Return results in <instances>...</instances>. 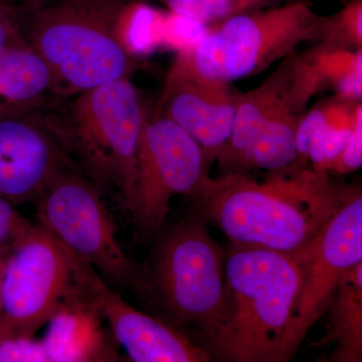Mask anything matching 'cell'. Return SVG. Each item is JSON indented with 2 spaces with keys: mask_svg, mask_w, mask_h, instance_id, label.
Wrapping results in <instances>:
<instances>
[{
  "mask_svg": "<svg viewBox=\"0 0 362 362\" xmlns=\"http://www.w3.org/2000/svg\"><path fill=\"white\" fill-rule=\"evenodd\" d=\"M354 188L295 164L262 182L247 173L206 176L189 199L232 245L301 257Z\"/></svg>",
  "mask_w": 362,
  "mask_h": 362,
  "instance_id": "cell-1",
  "label": "cell"
},
{
  "mask_svg": "<svg viewBox=\"0 0 362 362\" xmlns=\"http://www.w3.org/2000/svg\"><path fill=\"white\" fill-rule=\"evenodd\" d=\"M302 278L300 257L232 245L220 313L199 346L211 361L280 362Z\"/></svg>",
  "mask_w": 362,
  "mask_h": 362,
  "instance_id": "cell-2",
  "label": "cell"
},
{
  "mask_svg": "<svg viewBox=\"0 0 362 362\" xmlns=\"http://www.w3.org/2000/svg\"><path fill=\"white\" fill-rule=\"evenodd\" d=\"M62 116L47 120L71 161L104 195L129 213L135 199L140 136L148 104L131 78L71 97Z\"/></svg>",
  "mask_w": 362,
  "mask_h": 362,
  "instance_id": "cell-3",
  "label": "cell"
},
{
  "mask_svg": "<svg viewBox=\"0 0 362 362\" xmlns=\"http://www.w3.org/2000/svg\"><path fill=\"white\" fill-rule=\"evenodd\" d=\"M125 0H54L25 21L23 37L52 74L59 99L131 78L137 59L119 42L116 21Z\"/></svg>",
  "mask_w": 362,
  "mask_h": 362,
  "instance_id": "cell-4",
  "label": "cell"
},
{
  "mask_svg": "<svg viewBox=\"0 0 362 362\" xmlns=\"http://www.w3.org/2000/svg\"><path fill=\"white\" fill-rule=\"evenodd\" d=\"M207 225L190 211L159 235L142 267L143 300L197 345L218 319L225 281V254Z\"/></svg>",
  "mask_w": 362,
  "mask_h": 362,
  "instance_id": "cell-5",
  "label": "cell"
},
{
  "mask_svg": "<svg viewBox=\"0 0 362 362\" xmlns=\"http://www.w3.org/2000/svg\"><path fill=\"white\" fill-rule=\"evenodd\" d=\"M322 25L323 16L306 1L252 9L209 25L201 42L189 51L177 52L171 66L233 83L268 70L303 42H319Z\"/></svg>",
  "mask_w": 362,
  "mask_h": 362,
  "instance_id": "cell-6",
  "label": "cell"
},
{
  "mask_svg": "<svg viewBox=\"0 0 362 362\" xmlns=\"http://www.w3.org/2000/svg\"><path fill=\"white\" fill-rule=\"evenodd\" d=\"M35 220L109 284L145 294L142 267L126 254L112 214L94 183L74 162L57 173L37 197Z\"/></svg>",
  "mask_w": 362,
  "mask_h": 362,
  "instance_id": "cell-7",
  "label": "cell"
},
{
  "mask_svg": "<svg viewBox=\"0 0 362 362\" xmlns=\"http://www.w3.org/2000/svg\"><path fill=\"white\" fill-rule=\"evenodd\" d=\"M86 300L82 259L35 223L7 263L0 337H35L59 311Z\"/></svg>",
  "mask_w": 362,
  "mask_h": 362,
  "instance_id": "cell-8",
  "label": "cell"
},
{
  "mask_svg": "<svg viewBox=\"0 0 362 362\" xmlns=\"http://www.w3.org/2000/svg\"><path fill=\"white\" fill-rule=\"evenodd\" d=\"M201 145L158 108L148 107L140 136L135 199L129 214L140 238L161 230L175 195L192 197L209 175Z\"/></svg>",
  "mask_w": 362,
  "mask_h": 362,
  "instance_id": "cell-9",
  "label": "cell"
},
{
  "mask_svg": "<svg viewBox=\"0 0 362 362\" xmlns=\"http://www.w3.org/2000/svg\"><path fill=\"white\" fill-rule=\"evenodd\" d=\"M301 288L281 347L280 362L290 361L307 333L326 313L343 274L362 262V194L354 188L300 257Z\"/></svg>",
  "mask_w": 362,
  "mask_h": 362,
  "instance_id": "cell-10",
  "label": "cell"
},
{
  "mask_svg": "<svg viewBox=\"0 0 362 362\" xmlns=\"http://www.w3.org/2000/svg\"><path fill=\"white\" fill-rule=\"evenodd\" d=\"M87 296L107 321L117 344L135 362H207L206 350L160 318L133 308L89 264L83 265Z\"/></svg>",
  "mask_w": 362,
  "mask_h": 362,
  "instance_id": "cell-11",
  "label": "cell"
},
{
  "mask_svg": "<svg viewBox=\"0 0 362 362\" xmlns=\"http://www.w3.org/2000/svg\"><path fill=\"white\" fill-rule=\"evenodd\" d=\"M42 115L0 119V197L16 206L33 204L47 182L73 162Z\"/></svg>",
  "mask_w": 362,
  "mask_h": 362,
  "instance_id": "cell-12",
  "label": "cell"
},
{
  "mask_svg": "<svg viewBox=\"0 0 362 362\" xmlns=\"http://www.w3.org/2000/svg\"><path fill=\"white\" fill-rule=\"evenodd\" d=\"M240 94L232 83L170 66L156 107L201 145L213 165L232 134Z\"/></svg>",
  "mask_w": 362,
  "mask_h": 362,
  "instance_id": "cell-13",
  "label": "cell"
},
{
  "mask_svg": "<svg viewBox=\"0 0 362 362\" xmlns=\"http://www.w3.org/2000/svg\"><path fill=\"white\" fill-rule=\"evenodd\" d=\"M103 320L90 300L71 304L57 313L47 322L42 340L49 362L118 361Z\"/></svg>",
  "mask_w": 362,
  "mask_h": 362,
  "instance_id": "cell-14",
  "label": "cell"
},
{
  "mask_svg": "<svg viewBox=\"0 0 362 362\" xmlns=\"http://www.w3.org/2000/svg\"><path fill=\"white\" fill-rule=\"evenodd\" d=\"M54 99L52 71L32 47L0 54V119L42 113Z\"/></svg>",
  "mask_w": 362,
  "mask_h": 362,
  "instance_id": "cell-15",
  "label": "cell"
},
{
  "mask_svg": "<svg viewBox=\"0 0 362 362\" xmlns=\"http://www.w3.org/2000/svg\"><path fill=\"white\" fill-rule=\"evenodd\" d=\"M294 57L295 52L283 59L278 68L255 89L240 92L232 134L216 159L223 175L238 173L243 157L262 126L287 94L292 82Z\"/></svg>",
  "mask_w": 362,
  "mask_h": 362,
  "instance_id": "cell-16",
  "label": "cell"
},
{
  "mask_svg": "<svg viewBox=\"0 0 362 362\" xmlns=\"http://www.w3.org/2000/svg\"><path fill=\"white\" fill-rule=\"evenodd\" d=\"M308 103V100L295 88L292 77L287 94L262 126L243 157L238 173H247L252 169L275 173L295 165L298 159V123Z\"/></svg>",
  "mask_w": 362,
  "mask_h": 362,
  "instance_id": "cell-17",
  "label": "cell"
},
{
  "mask_svg": "<svg viewBox=\"0 0 362 362\" xmlns=\"http://www.w3.org/2000/svg\"><path fill=\"white\" fill-rule=\"evenodd\" d=\"M327 333L316 346L335 343L328 361H362V262L343 274L328 307Z\"/></svg>",
  "mask_w": 362,
  "mask_h": 362,
  "instance_id": "cell-18",
  "label": "cell"
},
{
  "mask_svg": "<svg viewBox=\"0 0 362 362\" xmlns=\"http://www.w3.org/2000/svg\"><path fill=\"white\" fill-rule=\"evenodd\" d=\"M304 56L322 90L331 89L335 96L361 102L362 49H337L316 44Z\"/></svg>",
  "mask_w": 362,
  "mask_h": 362,
  "instance_id": "cell-19",
  "label": "cell"
},
{
  "mask_svg": "<svg viewBox=\"0 0 362 362\" xmlns=\"http://www.w3.org/2000/svg\"><path fill=\"white\" fill-rule=\"evenodd\" d=\"M165 11L142 1H125L116 21V35L125 52L137 59L162 47Z\"/></svg>",
  "mask_w": 362,
  "mask_h": 362,
  "instance_id": "cell-20",
  "label": "cell"
},
{
  "mask_svg": "<svg viewBox=\"0 0 362 362\" xmlns=\"http://www.w3.org/2000/svg\"><path fill=\"white\" fill-rule=\"evenodd\" d=\"M361 102L349 101L333 96L317 102L310 110L303 113L298 123L296 145L298 159L296 165L307 166V156L312 143L324 130L333 123L349 116Z\"/></svg>",
  "mask_w": 362,
  "mask_h": 362,
  "instance_id": "cell-21",
  "label": "cell"
},
{
  "mask_svg": "<svg viewBox=\"0 0 362 362\" xmlns=\"http://www.w3.org/2000/svg\"><path fill=\"white\" fill-rule=\"evenodd\" d=\"M317 44L337 49H362V0H350L337 13L323 16Z\"/></svg>",
  "mask_w": 362,
  "mask_h": 362,
  "instance_id": "cell-22",
  "label": "cell"
},
{
  "mask_svg": "<svg viewBox=\"0 0 362 362\" xmlns=\"http://www.w3.org/2000/svg\"><path fill=\"white\" fill-rule=\"evenodd\" d=\"M269 0H164L168 11L213 25L263 6Z\"/></svg>",
  "mask_w": 362,
  "mask_h": 362,
  "instance_id": "cell-23",
  "label": "cell"
},
{
  "mask_svg": "<svg viewBox=\"0 0 362 362\" xmlns=\"http://www.w3.org/2000/svg\"><path fill=\"white\" fill-rule=\"evenodd\" d=\"M361 112V103L351 114L333 123L314 140L307 156V162H310L312 168L326 173V166L339 156L343 147L349 141L357 116Z\"/></svg>",
  "mask_w": 362,
  "mask_h": 362,
  "instance_id": "cell-24",
  "label": "cell"
},
{
  "mask_svg": "<svg viewBox=\"0 0 362 362\" xmlns=\"http://www.w3.org/2000/svg\"><path fill=\"white\" fill-rule=\"evenodd\" d=\"M209 25L168 9L164 16L162 47L176 52L189 51L201 42Z\"/></svg>",
  "mask_w": 362,
  "mask_h": 362,
  "instance_id": "cell-25",
  "label": "cell"
},
{
  "mask_svg": "<svg viewBox=\"0 0 362 362\" xmlns=\"http://www.w3.org/2000/svg\"><path fill=\"white\" fill-rule=\"evenodd\" d=\"M0 362H49V359L42 340L28 337H1Z\"/></svg>",
  "mask_w": 362,
  "mask_h": 362,
  "instance_id": "cell-26",
  "label": "cell"
},
{
  "mask_svg": "<svg viewBox=\"0 0 362 362\" xmlns=\"http://www.w3.org/2000/svg\"><path fill=\"white\" fill-rule=\"evenodd\" d=\"M13 202L0 197V246L16 247L33 228Z\"/></svg>",
  "mask_w": 362,
  "mask_h": 362,
  "instance_id": "cell-27",
  "label": "cell"
},
{
  "mask_svg": "<svg viewBox=\"0 0 362 362\" xmlns=\"http://www.w3.org/2000/svg\"><path fill=\"white\" fill-rule=\"evenodd\" d=\"M362 165V112L357 116L356 125L349 141L339 156L326 166L327 173L338 175H349L358 170Z\"/></svg>",
  "mask_w": 362,
  "mask_h": 362,
  "instance_id": "cell-28",
  "label": "cell"
},
{
  "mask_svg": "<svg viewBox=\"0 0 362 362\" xmlns=\"http://www.w3.org/2000/svg\"><path fill=\"white\" fill-rule=\"evenodd\" d=\"M25 45L18 9L0 2V54Z\"/></svg>",
  "mask_w": 362,
  "mask_h": 362,
  "instance_id": "cell-29",
  "label": "cell"
},
{
  "mask_svg": "<svg viewBox=\"0 0 362 362\" xmlns=\"http://www.w3.org/2000/svg\"><path fill=\"white\" fill-rule=\"evenodd\" d=\"M13 251V247L0 246V321H1L2 285H4V273Z\"/></svg>",
  "mask_w": 362,
  "mask_h": 362,
  "instance_id": "cell-30",
  "label": "cell"
},
{
  "mask_svg": "<svg viewBox=\"0 0 362 362\" xmlns=\"http://www.w3.org/2000/svg\"><path fill=\"white\" fill-rule=\"evenodd\" d=\"M0 2H1V4H7V0H0Z\"/></svg>",
  "mask_w": 362,
  "mask_h": 362,
  "instance_id": "cell-31",
  "label": "cell"
}]
</instances>
